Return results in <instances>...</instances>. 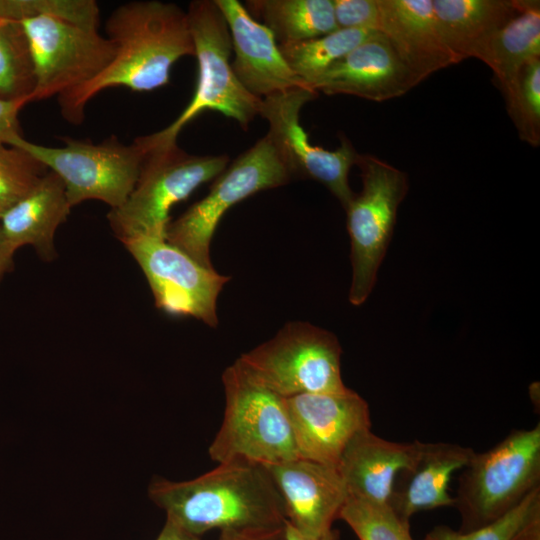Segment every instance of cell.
<instances>
[{"mask_svg": "<svg viewBox=\"0 0 540 540\" xmlns=\"http://www.w3.org/2000/svg\"><path fill=\"white\" fill-rule=\"evenodd\" d=\"M104 29L115 47L113 60L93 80L57 97L62 117L73 125L84 121L87 104L105 89L155 90L169 83L179 59L194 56L187 13L175 3H123L110 13Z\"/></svg>", "mask_w": 540, "mask_h": 540, "instance_id": "cell-1", "label": "cell"}, {"mask_svg": "<svg viewBox=\"0 0 540 540\" xmlns=\"http://www.w3.org/2000/svg\"><path fill=\"white\" fill-rule=\"evenodd\" d=\"M148 496L166 512V519L198 537L213 529L277 528L286 521L267 470L247 462L221 463L187 481L153 479Z\"/></svg>", "mask_w": 540, "mask_h": 540, "instance_id": "cell-2", "label": "cell"}, {"mask_svg": "<svg viewBox=\"0 0 540 540\" xmlns=\"http://www.w3.org/2000/svg\"><path fill=\"white\" fill-rule=\"evenodd\" d=\"M186 13L197 59L196 88L191 101L173 122L135 139L144 151L176 144L182 129L206 110L220 112L244 129L259 114L261 99L250 94L233 72L231 36L215 0L192 1Z\"/></svg>", "mask_w": 540, "mask_h": 540, "instance_id": "cell-3", "label": "cell"}, {"mask_svg": "<svg viewBox=\"0 0 540 540\" xmlns=\"http://www.w3.org/2000/svg\"><path fill=\"white\" fill-rule=\"evenodd\" d=\"M225 410L209 446L217 462L271 465L299 458L285 398L252 380L234 362L222 373Z\"/></svg>", "mask_w": 540, "mask_h": 540, "instance_id": "cell-4", "label": "cell"}, {"mask_svg": "<svg viewBox=\"0 0 540 540\" xmlns=\"http://www.w3.org/2000/svg\"><path fill=\"white\" fill-rule=\"evenodd\" d=\"M540 487V424L511 431L488 451L474 453L459 477L454 505L459 532L483 527Z\"/></svg>", "mask_w": 540, "mask_h": 540, "instance_id": "cell-5", "label": "cell"}, {"mask_svg": "<svg viewBox=\"0 0 540 540\" xmlns=\"http://www.w3.org/2000/svg\"><path fill=\"white\" fill-rule=\"evenodd\" d=\"M227 155H193L176 144L145 151L136 184L107 219L121 242L150 235L166 238L171 208L227 166Z\"/></svg>", "mask_w": 540, "mask_h": 540, "instance_id": "cell-6", "label": "cell"}, {"mask_svg": "<svg viewBox=\"0 0 540 540\" xmlns=\"http://www.w3.org/2000/svg\"><path fill=\"white\" fill-rule=\"evenodd\" d=\"M341 353L332 332L292 321L270 340L243 353L235 363L258 384L288 398L345 391L348 387L341 376Z\"/></svg>", "mask_w": 540, "mask_h": 540, "instance_id": "cell-7", "label": "cell"}, {"mask_svg": "<svg viewBox=\"0 0 540 540\" xmlns=\"http://www.w3.org/2000/svg\"><path fill=\"white\" fill-rule=\"evenodd\" d=\"M63 145L50 147L30 142L21 134L6 144L22 149L62 180L72 207L87 200L121 206L132 192L139 176L145 151L133 141L122 143L116 136L100 143L65 137Z\"/></svg>", "mask_w": 540, "mask_h": 540, "instance_id": "cell-8", "label": "cell"}, {"mask_svg": "<svg viewBox=\"0 0 540 540\" xmlns=\"http://www.w3.org/2000/svg\"><path fill=\"white\" fill-rule=\"evenodd\" d=\"M291 178L281 155L265 135L215 178L201 200L170 221L166 240L201 265L214 268L211 240L227 210L259 191L285 185Z\"/></svg>", "mask_w": 540, "mask_h": 540, "instance_id": "cell-9", "label": "cell"}, {"mask_svg": "<svg viewBox=\"0 0 540 540\" xmlns=\"http://www.w3.org/2000/svg\"><path fill=\"white\" fill-rule=\"evenodd\" d=\"M356 165L363 187L345 210L352 266L349 301L360 306L376 283L409 183L405 172L376 156L359 154Z\"/></svg>", "mask_w": 540, "mask_h": 540, "instance_id": "cell-10", "label": "cell"}, {"mask_svg": "<svg viewBox=\"0 0 540 540\" xmlns=\"http://www.w3.org/2000/svg\"><path fill=\"white\" fill-rule=\"evenodd\" d=\"M34 68L30 102L59 96L102 73L113 60L115 47L98 29L54 16L20 21Z\"/></svg>", "mask_w": 540, "mask_h": 540, "instance_id": "cell-11", "label": "cell"}, {"mask_svg": "<svg viewBox=\"0 0 540 540\" xmlns=\"http://www.w3.org/2000/svg\"><path fill=\"white\" fill-rule=\"evenodd\" d=\"M122 243L142 269L157 308L218 325L217 299L229 276L201 265L165 237L144 235Z\"/></svg>", "mask_w": 540, "mask_h": 540, "instance_id": "cell-12", "label": "cell"}, {"mask_svg": "<svg viewBox=\"0 0 540 540\" xmlns=\"http://www.w3.org/2000/svg\"><path fill=\"white\" fill-rule=\"evenodd\" d=\"M318 92L298 87L261 99L259 115L269 125L266 134L281 155L291 175L311 178L322 183L338 199L344 209L354 193L348 175L359 154L345 137L335 150L310 143L300 124V111Z\"/></svg>", "mask_w": 540, "mask_h": 540, "instance_id": "cell-13", "label": "cell"}, {"mask_svg": "<svg viewBox=\"0 0 540 540\" xmlns=\"http://www.w3.org/2000/svg\"><path fill=\"white\" fill-rule=\"evenodd\" d=\"M285 405L298 457L331 467L352 438L371 427L368 403L349 388L295 395Z\"/></svg>", "mask_w": 540, "mask_h": 540, "instance_id": "cell-14", "label": "cell"}, {"mask_svg": "<svg viewBox=\"0 0 540 540\" xmlns=\"http://www.w3.org/2000/svg\"><path fill=\"white\" fill-rule=\"evenodd\" d=\"M264 467L282 499L288 525L310 538L333 529L348 498L337 468L303 458Z\"/></svg>", "mask_w": 540, "mask_h": 540, "instance_id": "cell-15", "label": "cell"}, {"mask_svg": "<svg viewBox=\"0 0 540 540\" xmlns=\"http://www.w3.org/2000/svg\"><path fill=\"white\" fill-rule=\"evenodd\" d=\"M229 28L233 72L252 95L263 99L298 87H309L284 59L273 33L237 0H215Z\"/></svg>", "mask_w": 540, "mask_h": 540, "instance_id": "cell-16", "label": "cell"}, {"mask_svg": "<svg viewBox=\"0 0 540 540\" xmlns=\"http://www.w3.org/2000/svg\"><path fill=\"white\" fill-rule=\"evenodd\" d=\"M418 84L387 37L375 32L332 64L311 88L328 95L382 102L402 96Z\"/></svg>", "mask_w": 540, "mask_h": 540, "instance_id": "cell-17", "label": "cell"}, {"mask_svg": "<svg viewBox=\"0 0 540 540\" xmlns=\"http://www.w3.org/2000/svg\"><path fill=\"white\" fill-rule=\"evenodd\" d=\"M422 442H393L370 431L356 434L341 455L337 470L348 497L389 504L397 475L413 466Z\"/></svg>", "mask_w": 540, "mask_h": 540, "instance_id": "cell-18", "label": "cell"}, {"mask_svg": "<svg viewBox=\"0 0 540 540\" xmlns=\"http://www.w3.org/2000/svg\"><path fill=\"white\" fill-rule=\"evenodd\" d=\"M379 5L378 32L419 83L457 63L440 37L432 0H379Z\"/></svg>", "mask_w": 540, "mask_h": 540, "instance_id": "cell-19", "label": "cell"}, {"mask_svg": "<svg viewBox=\"0 0 540 540\" xmlns=\"http://www.w3.org/2000/svg\"><path fill=\"white\" fill-rule=\"evenodd\" d=\"M70 211L62 180L48 170L0 217V231L8 252L13 256L18 248L31 245L42 260H54L55 232Z\"/></svg>", "mask_w": 540, "mask_h": 540, "instance_id": "cell-20", "label": "cell"}, {"mask_svg": "<svg viewBox=\"0 0 540 540\" xmlns=\"http://www.w3.org/2000/svg\"><path fill=\"white\" fill-rule=\"evenodd\" d=\"M473 449L452 443H423L413 466L395 479L389 505L404 520L417 512L453 506L449 483L454 472L463 469Z\"/></svg>", "mask_w": 540, "mask_h": 540, "instance_id": "cell-21", "label": "cell"}, {"mask_svg": "<svg viewBox=\"0 0 540 540\" xmlns=\"http://www.w3.org/2000/svg\"><path fill=\"white\" fill-rule=\"evenodd\" d=\"M440 37L456 62L514 17L518 0H432Z\"/></svg>", "mask_w": 540, "mask_h": 540, "instance_id": "cell-22", "label": "cell"}, {"mask_svg": "<svg viewBox=\"0 0 540 540\" xmlns=\"http://www.w3.org/2000/svg\"><path fill=\"white\" fill-rule=\"evenodd\" d=\"M519 10L502 27L486 38L472 57L488 65L495 85L507 90L521 69L540 59V2L518 0Z\"/></svg>", "mask_w": 540, "mask_h": 540, "instance_id": "cell-23", "label": "cell"}, {"mask_svg": "<svg viewBox=\"0 0 540 540\" xmlns=\"http://www.w3.org/2000/svg\"><path fill=\"white\" fill-rule=\"evenodd\" d=\"M244 6L273 33L279 45L306 41L339 29L332 0H249Z\"/></svg>", "mask_w": 540, "mask_h": 540, "instance_id": "cell-24", "label": "cell"}, {"mask_svg": "<svg viewBox=\"0 0 540 540\" xmlns=\"http://www.w3.org/2000/svg\"><path fill=\"white\" fill-rule=\"evenodd\" d=\"M375 32L378 31L339 28L317 38L279 45V48L292 71L311 88L332 64Z\"/></svg>", "mask_w": 540, "mask_h": 540, "instance_id": "cell-25", "label": "cell"}, {"mask_svg": "<svg viewBox=\"0 0 540 540\" xmlns=\"http://www.w3.org/2000/svg\"><path fill=\"white\" fill-rule=\"evenodd\" d=\"M34 87L32 57L21 23L0 21V99L30 103Z\"/></svg>", "mask_w": 540, "mask_h": 540, "instance_id": "cell-26", "label": "cell"}, {"mask_svg": "<svg viewBox=\"0 0 540 540\" xmlns=\"http://www.w3.org/2000/svg\"><path fill=\"white\" fill-rule=\"evenodd\" d=\"M507 112L520 140L540 145V59L524 66L511 86L502 92Z\"/></svg>", "mask_w": 540, "mask_h": 540, "instance_id": "cell-27", "label": "cell"}, {"mask_svg": "<svg viewBox=\"0 0 540 540\" xmlns=\"http://www.w3.org/2000/svg\"><path fill=\"white\" fill-rule=\"evenodd\" d=\"M339 519L348 524L359 540H413L409 521L389 504L348 497Z\"/></svg>", "mask_w": 540, "mask_h": 540, "instance_id": "cell-28", "label": "cell"}, {"mask_svg": "<svg viewBox=\"0 0 540 540\" xmlns=\"http://www.w3.org/2000/svg\"><path fill=\"white\" fill-rule=\"evenodd\" d=\"M47 171L45 165L24 150L0 141V217Z\"/></svg>", "mask_w": 540, "mask_h": 540, "instance_id": "cell-29", "label": "cell"}, {"mask_svg": "<svg viewBox=\"0 0 540 540\" xmlns=\"http://www.w3.org/2000/svg\"><path fill=\"white\" fill-rule=\"evenodd\" d=\"M539 512L540 487L512 510L483 527L463 533L447 526H437L427 536L430 540H513L522 526Z\"/></svg>", "mask_w": 540, "mask_h": 540, "instance_id": "cell-30", "label": "cell"}, {"mask_svg": "<svg viewBox=\"0 0 540 540\" xmlns=\"http://www.w3.org/2000/svg\"><path fill=\"white\" fill-rule=\"evenodd\" d=\"M338 28L378 31L379 0H332Z\"/></svg>", "mask_w": 540, "mask_h": 540, "instance_id": "cell-31", "label": "cell"}, {"mask_svg": "<svg viewBox=\"0 0 540 540\" xmlns=\"http://www.w3.org/2000/svg\"><path fill=\"white\" fill-rule=\"evenodd\" d=\"M28 104L26 100L7 101L0 99V141H6L20 133L19 112Z\"/></svg>", "mask_w": 540, "mask_h": 540, "instance_id": "cell-32", "label": "cell"}, {"mask_svg": "<svg viewBox=\"0 0 540 540\" xmlns=\"http://www.w3.org/2000/svg\"><path fill=\"white\" fill-rule=\"evenodd\" d=\"M36 14V0H0V21L20 22Z\"/></svg>", "mask_w": 540, "mask_h": 540, "instance_id": "cell-33", "label": "cell"}, {"mask_svg": "<svg viewBox=\"0 0 540 540\" xmlns=\"http://www.w3.org/2000/svg\"><path fill=\"white\" fill-rule=\"evenodd\" d=\"M219 540H286L285 525L271 529L221 531Z\"/></svg>", "mask_w": 540, "mask_h": 540, "instance_id": "cell-34", "label": "cell"}, {"mask_svg": "<svg viewBox=\"0 0 540 540\" xmlns=\"http://www.w3.org/2000/svg\"><path fill=\"white\" fill-rule=\"evenodd\" d=\"M156 540H201L200 537L195 536L179 526H177L172 521L166 519V522L157 536Z\"/></svg>", "mask_w": 540, "mask_h": 540, "instance_id": "cell-35", "label": "cell"}, {"mask_svg": "<svg viewBox=\"0 0 540 540\" xmlns=\"http://www.w3.org/2000/svg\"><path fill=\"white\" fill-rule=\"evenodd\" d=\"M513 540H540V512L522 526Z\"/></svg>", "mask_w": 540, "mask_h": 540, "instance_id": "cell-36", "label": "cell"}, {"mask_svg": "<svg viewBox=\"0 0 540 540\" xmlns=\"http://www.w3.org/2000/svg\"><path fill=\"white\" fill-rule=\"evenodd\" d=\"M285 531H286V540H338L339 532L335 529H332L330 532L325 534L320 538H310L306 537L296 530H294L290 525L285 522Z\"/></svg>", "mask_w": 540, "mask_h": 540, "instance_id": "cell-37", "label": "cell"}, {"mask_svg": "<svg viewBox=\"0 0 540 540\" xmlns=\"http://www.w3.org/2000/svg\"><path fill=\"white\" fill-rule=\"evenodd\" d=\"M13 256L8 252L0 231V279L12 266Z\"/></svg>", "mask_w": 540, "mask_h": 540, "instance_id": "cell-38", "label": "cell"}, {"mask_svg": "<svg viewBox=\"0 0 540 540\" xmlns=\"http://www.w3.org/2000/svg\"><path fill=\"white\" fill-rule=\"evenodd\" d=\"M423 540H430L429 537L426 535V537Z\"/></svg>", "mask_w": 540, "mask_h": 540, "instance_id": "cell-39", "label": "cell"}]
</instances>
